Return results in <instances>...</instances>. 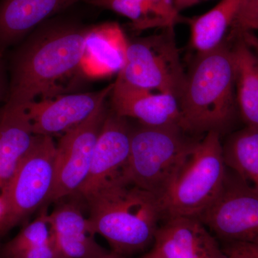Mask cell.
I'll return each mask as SVG.
<instances>
[{
	"mask_svg": "<svg viewBox=\"0 0 258 258\" xmlns=\"http://www.w3.org/2000/svg\"><path fill=\"white\" fill-rule=\"evenodd\" d=\"M69 11L39 25L12 52L6 104L27 108L37 97L55 92L60 80L81 69L94 25Z\"/></svg>",
	"mask_w": 258,
	"mask_h": 258,
	"instance_id": "cell-1",
	"label": "cell"
},
{
	"mask_svg": "<svg viewBox=\"0 0 258 258\" xmlns=\"http://www.w3.org/2000/svg\"><path fill=\"white\" fill-rule=\"evenodd\" d=\"M84 200L93 233L104 237L113 252L125 257L154 243L159 222L164 218L159 198L130 184L122 175Z\"/></svg>",
	"mask_w": 258,
	"mask_h": 258,
	"instance_id": "cell-2",
	"label": "cell"
},
{
	"mask_svg": "<svg viewBox=\"0 0 258 258\" xmlns=\"http://www.w3.org/2000/svg\"><path fill=\"white\" fill-rule=\"evenodd\" d=\"M178 101L186 133L221 134L230 128L239 113L235 64L227 40L208 52H198Z\"/></svg>",
	"mask_w": 258,
	"mask_h": 258,
	"instance_id": "cell-3",
	"label": "cell"
},
{
	"mask_svg": "<svg viewBox=\"0 0 258 258\" xmlns=\"http://www.w3.org/2000/svg\"><path fill=\"white\" fill-rule=\"evenodd\" d=\"M220 135L208 132L194 145L160 199L164 218H198L223 191L228 174Z\"/></svg>",
	"mask_w": 258,
	"mask_h": 258,
	"instance_id": "cell-4",
	"label": "cell"
},
{
	"mask_svg": "<svg viewBox=\"0 0 258 258\" xmlns=\"http://www.w3.org/2000/svg\"><path fill=\"white\" fill-rule=\"evenodd\" d=\"M139 123V122H138ZM178 125H132L130 152L122 176L159 198L198 142Z\"/></svg>",
	"mask_w": 258,
	"mask_h": 258,
	"instance_id": "cell-5",
	"label": "cell"
},
{
	"mask_svg": "<svg viewBox=\"0 0 258 258\" xmlns=\"http://www.w3.org/2000/svg\"><path fill=\"white\" fill-rule=\"evenodd\" d=\"M56 144L35 135L30 150L0 195L3 205L0 238L48 203L55 180Z\"/></svg>",
	"mask_w": 258,
	"mask_h": 258,
	"instance_id": "cell-6",
	"label": "cell"
},
{
	"mask_svg": "<svg viewBox=\"0 0 258 258\" xmlns=\"http://www.w3.org/2000/svg\"><path fill=\"white\" fill-rule=\"evenodd\" d=\"M185 74L174 35V27L157 35L128 42L124 66L118 77L129 84L179 98Z\"/></svg>",
	"mask_w": 258,
	"mask_h": 258,
	"instance_id": "cell-7",
	"label": "cell"
},
{
	"mask_svg": "<svg viewBox=\"0 0 258 258\" xmlns=\"http://www.w3.org/2000/svg\"><path fill=\"white\" fill-rule=\"evenodd\" d=\"M108 111L106 100L89 118L64 133L56 144L55 180L48 203L76 195L82 187Z\"/></svg>",
	"mask_w": 258,
	"mask_h": 258,
	"instance_id": "cell-8",
	"label": "cell"
},
{
	"mask_svg": "<svg viewBox=\"0 0 258 258\" xmlns=\"http://www.w3.org/2000/svg\"><path fill=\"white\" fill-rule=\"evenodd\" d=\"M198 219L230 244L258 245V192L236 175L227 176L223 191Z\"/></svg>",
	"mask_w": 258,
	"mask_h": 258,
	"instance_id": "cell-9",
	"label": "cell"
},
{
	"mask_svg": "<svg viewBox=\"0 0 258 258\" xmlns=\"http://www.w3.org/2000/svg\"><path fill=\"white\" fill-rule=\"evenodd\" d=\"M132 125L109 108L97 140L89 174L77 193L87 198L108 181L122 175L130 152Z\"/></svg>",
	"mask_w": 258,
	"mask_h": 258,
	"instance_id": "cell-10",
	"label": "cell"
},
{
	"mask_svg": "<svg viewBox=\"0 0 258 258\" xmlns=\"http://www.w3.org/2000/svg\"><path fill=\"white\" fill-rule=\"evenodd\" d=\"M113 83L101 91L64 95L55 99L43 98L27 106L35 135L66 133L81 124L110 96Z\"/></svg>",
	"mask_w": 258,
	"mask_h": 258,
	"instance_id": "cell-11",
	"label": "cell"
},
{
	"mask_svg": "<svg viewBox=\"0 0 258 258\" xmlns=\"http://www.w3.org/2000/svg\"><path fill=\"white\" fill-rule=\"evenodd\" d=\"M110 97L112 111L120 116L134 118L148 126L182 128L179 101L172 95L154 94L117 77Z\"/></svg>",
	"mask_w": 258,
	"mask_h": 258,
	"instance_id": "cell-12",
	"label": "cell"
},
{
	"mask_svg": "<svg viewBox=\"0 0 258 258\" xmlns=\"http://www.w3.org/2000/svg\"><path fill=\"white\" fill-rule=\"evenodd\" d=\"M154 248L166 258H224L225 254L200 219L174 217L159 227Z\"/></svg>",
	"mask_w": 258,
	"mask_h": 258,
	"instance_id": "cell-13",
	"label": "cell"
},
{
	"mask_svg": "<svg viewBox=\"0 0 258 258\" xmlns=\"http://www.w3.org/2000/svg\"><path fill=\"white\" fill-rule=\"evenodd\" d=\"M87 0H0V51L18 45L39 25Z\"/></svg>",
	"mask_w": 258,
	"mask_h": 258,
	"instance_id": "cell-14",
	"label": "cell"
},
{
	"mask_svg": "<svg viewBox=\"0 0 258 258\" xmlns=\"http://www.w3.org/2000/svg\"><path fill=\"white\" fill-rule=\"evenodd\" d=\"M47 219L55 258H94L108 251L95 240L88 218L76 204H59Z\"/></svg>",
	"mask_w": 258,
	"mask_h": 258,
	"instance_id": "cell-15",
	"label": "cell"
},
{
	"mask_svg": "<svg viewBox=\"0 0 258 258\" xmlns=\"http://www.w3.org/2000/svg\"><path fill=\"white\" fill-rule=\"evenodd\" d=\"M128 42L118 23L94 25L86 40L81 69L91 78L118 74L124 66Z\"/></svg>",
	"mask_w": 258,
	"mask_h": 258,
	"instance_id": "cell-16",
	"label": "cell"
},
{
	"mask_svg": "<svg viewBox=\"0 0 258 258\" xmlns=\"http://www.w3.org/2000/svg\"><path fill=\"white\" fill-rule=\"evenodd\" d=\"M35 134L26 107L0 108V195L28 154Z\"/></svg>",
	"mask_w": 258,
	"mask_h": 258,
	"instance_id": "cell-17",
	"label": "cell"
},
{
	"mask_svg": "<svg viewBox=\"0 0 258 258\" xmlns=\"http://www.w3.org/2000/svg\"><path fill=\"white\" fill-rule=\"evenodd\" d=\"M232 47L237 109L246 126L258 130V55L241 35Z\"/></svg>",
	"mask_w": 258,
	"mask_h": 258,
	"instance_id": "cell-18",
	"label": "cell"
},
{
	"mask_svg": "<svg viewBox=\"0 0 258 258\" xmlns=\"http://www.w3.org/2000/svg\"><path fill=\"white\" fill-rule=\"evenodd\" d=\"M242 3L221 0L208 13L189 20L191 45L197 52H208L225 41L226 32L235 21Z\"/></svg>",
	"mask_w": 258,
	"mask_h": 258,
	"instance_id": "cell-19",
	"label": "cell"
},
{
	"mask_svg": "<svg viewBox=\"0 0 258 258\" xmlns=\"http://www.w3.org/2000/svg\"><path fill=\"white\" fill-rule=\"evenodd\" d=\"M222 147L227 167L258 192V130L245 126L232 134Z\"/></svg>",
	"mask_w": 258,
	"mask_h": 258,
	"instance_id": "cell-20",
	"label": "cell"
},
{
	"mask_svg": "<svg viewBox=\"0 0 258 258\" xmlns=\"http://www.w3.org/2000/svg\"><path fill=\"white\" fill-rule=\"evenodd\" d=\"M46 210H42L39 216L9 242L1 246L5 258L26 249L49 243L51 241V230Z\"/></svg>",
	"mask_w": 258,
	"mask_h": 258,
	"instance_id": "cell-21",
	"label": "cell"
},
{
	"mask_svg": "<svg viewBox=\"0 0 258 258\" xmlns=\"http://www.w3.org/2000/svg\"><path fill=\"white\" fill-rule=\"evenodd\" d=\"M86 4L123 15L132 20L131 28L135 30L150 20L147 0H87Z\"/></svg>",
	"mask_w": 258,
	"mask_h": 258,
	"instance_id": "cell-22",
	"label": "cell"
},
{
	"mask_svg": "<svg viewBox=\"0 0 258 258\" xmlns=\"http://www.w3.org/2000/svg\"><path fill=\"white\" fill-rule=\"evenodd\" d=\"M150 20L147 22L142 30L161 27H174L179 20V11L176 9L173 0H147Z\"/></svg>",
	"mask_w": 258,
	"mask_h": 258,
	"instance_id": "cell-23",
	"label": "cell"
},
{
	"mask_svg": "<svg viewBox=\"0 0 258 258\" xmlns=\"http://www.w3.org/2000/svg\"><path fill=\"white\" fill-rule=\"evenodd\" d=\"M231 28L232 38L243 32L258 30V0H242Z\"/></svg>",
	"mask_w": 258,
	"mask_h": 258,
	"instance_id": "cell-24",
	"label": "cell"
},
{
	"mask_svg": "<svg viewBox=\"0 0 258 258\" xmlns=\"http://www.w3.org/2000/svg\"><path fill=\"white\" fill-rule=\"evenodd\" d=\"M5 258H55L52 243L42 244Z\"/></svg>",
	"mask_w": 258,
	"mask_h": 258,
	"instance_id": "cell-25",
	"label": "cell"
},
{
	"mask_svg": "<svg viewBox=\"0 0 258 258\" xmlns=\"http://www.w3.org/2000/svg\"><path fill=\"white\" fill-rule=\"evenodd\" d=\"M5 55L4 52L0 51V103H6L9 93V74Z\"/></svg>",
	"mask_w": 258,
	"mask_h": 258,
	"instance_id": "cell-26",
	"label": "cell"
},
{
	"mask_svg": "<svg viewBox=\"0 0 258 258\" xmlns=\"http://www.w3.org/2000/svg\"><path fill=\"white\" fill-rule=\"evenodd\" d=\"M224 258H254L244 244L232 243L224 251Z\"/></svg>",
	"mask_w": 258,
	"mask_h": 258,
	"instance_id": "cell-27",
	"label": "cell"
},
{
	"mask_svg": "<svg viewBox=\"0 0 258 258\" xmlns=\"http://www.w3.org/2000/svg\"><path fill=\"white\" fill-rule=\"evenodd\" d=\"M241 36L243 37L246 42L252 47V50L257 54L258 55V37L252 32V31H245L240 34Z\"/></svg>",
	"mask_w": 258,
	"mask_h": 258,
	"instance_id": "cell-28",
	"label": "cell"
},
{
	"mask_svg": "<svg viewBox=\"0 0 258 258\" xmlns=\"http://www.w3.org/2000/svg\"><path fill=\"white\" fill-rule=\"evenodd\" d=\"M94 258H127L125 256L121 255V254H119L118 253H115V252H109V251H107L106 253L101 254V255L98 256V257H94Z\"/></svg>",
	"mask_w": 258,
	"mask_h": 258,
	"instance_id": "cell-29",
	"label": "cell"
},
{
	"mask_svg": "<svg viewBox=\"0 0 258 258\" xmlns=\"http://www.w3.org/2000/svg\"><path fill=\"white\" fill-rule=\"evenodd\" d=\"M144 258H166L164 257V255H163L161 253V252H159V251L157 250V249H156L155 248H154L153 247L152 250L150 251V252H149V253H147L146 254L145 256H144Z\"/></svg>",
	"mask_w": 258,
	"mask_h": 258,
	"instance_id": "cell-30",
	"label": "cell"
},
{
	"mask_svg": "<svg viewBox=\"0 0 258 258\" xmlns=\"http://www.w3.org/2000/svg\"><path fill=\"white\" fill-rule=\"evenodd\" d=\"M243 244V243H242ZM254 258H258V245L255 244H244Z\"/></svg>",
	"mask_w": 258,
	"mask_h": 258,
	"instance_id": "cell-31",
	"label": "cell"
},
{
	"mask_svg": "<svg viewBox=\"0 0 258 258\" xmlns=\"http://www.w3.org/2000/svg\"><path fill=\"white\" fill-rule=\"evenodd\" d=\"M0 258H5L4 255H3V252H2L1 246H0Z\"/></svg>",
	"mask_w": 258,
	"mask_h": 258,
	"instance_id": "cell-32",
	"label": "cell"
}]
</instances>
